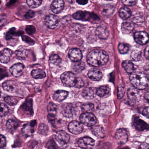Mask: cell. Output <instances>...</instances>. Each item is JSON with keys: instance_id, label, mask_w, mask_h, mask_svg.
I'll return each mask as SVG.
<instances>
[{"instance_id": "cell-26", "label": "cell", "mask_w": 149, "mask_h": 149, "mask_svg": "<svg viewBox=\"0 0 149 149\" xmlns=\"http://www.w3.org/2000/svg\"><path fill=\"white\" fill-rule=\"evenodd\" d=\"M132 12L130 9L127 7H123L120 9L119 15L121 18L123 20H127L131 16Z\"/></svg>"}, {"instance_id": "cell-18", "label": "cell", "mask_w": 149, "mask_h": 149, "mask_svg": "<svg viewBox=\"0 0 149 149\" xmlns=\"http://www.w3.org/2000/svg\"><path fill=\"white\" fill-rule=\"evenodd\" d=\"M96 34L101 39H107L109 36V31L106 26L101 25L96 29Z\"/></svg>"}, {"instance_id": "cell-23", "label": "cell", "mask_w": 149, "mask_h": 149, "mask_svg": "<svg viewBox=\"0 0 149 149\" xmlns=\"http://www.w3.org/2000/svg\"><path fill=\"white\" fill-rule=\"evenodd\" d=\"M134 24L130 22H125L122 24L121 31L125 34H129L134 30Z\"/></svg>"}, {"instance_id": "cell-15", "label": "cell", "mask_w": 149, "mask_h": 149, "mask_svg": "<svg viewBox=\"0 0 149 149\" xmlns=\"http://www.w3.org/2000/svg\"><path fill=\"white\" fill-rule=\"evenodd\" d=\"M64 6V2L63 0H54L51 4V9L55 14H59L62 12Z\"/></svg>"}, {"instance_id": "cell-17", "label": "cell", "mask_w": 149, "mask_h": 149, "mask_svg": "<svg viewBox=\"0 0 149 149\" xmlns=\"http://www.w3.org/2000/svg\"><path fill=\"white\" fill-rule=\"evenodd\" d=\"M12 55V52L9 49H4L1 51L0 55V61L3 63H8L10 60Z\"/></svg>"}, {"instance_id": "cell-59", "label": "cell", "mask_w": 149, "mask_h": 149, "mask_svg": "<svg viewBox=\"0 0 149 149\" xmlns=\"http://www.w3.org/2000/svg\"><path fill=\"white\" fill-rule=\"evenodd\" d=\"M1 149H2V148H1Z\"/></svg>"}, {"instance_id": "cell-38", "label": "cell", "mask_w": 149, "mask_h": 149, "mask_svg": "<svg viewBox=\"0 0 149 149\" xmlns=\"http://www.w3.org/2000/svg\"><path fill=\"white\" fill-rule=\"evenodd\" d=\"M47 111L49 114L56 115L57 111V106L52 102H50L47 107Z\"/></svg>"}, {"instance_id": "cell-31", "label": "cell", "mask_w": 149, "mask_h": 149, "mask_svg": "<svg viewBox=\"0 0 149 149\" xmlns=\"http://www.w3.org/2000/svg\"><path fill=\"white\" fill-rule=\"evenodd\" d=\"M73 70L76 73H78L83 71L85 68V64L83 62H74L72 65Z\"/></svg>"}, {"instance_id": "cell-41", "label": "cell", "mask_w": 149, "mask_h": 149, "mask_svg": "<svg viewBox=\"0 0 149 149\" xmlns=\"http://www.w3.org/2000/svg\"><path fill=\"white\" fill-rule=\"evenodd\" d=\"M94 108V106L92 103H86V104H83L81 107V109L83 111L86 112H88L92 111Z\"/></svg>"}, {"instance_id": "cell-10", "label": "cell", "mask_w": 149, "mask_h": 149, "mask_svg": "<svg viewBox=\"0 0 149 149\" xmlns=\"http://www.w3.org/2000/svg\"><path fill=\"white\" fill-rule=\"evenodd\" d=\"M77 107L72 104H66L63 106L62 113L65 117L71 118L73 117L77 113Z\"/></svg>"}, {"instance_id": "cell-14", "label": "cell", "mask_w": 149, "mask_h": 149, "mask_svg": "<svg viewBox=\"0 0 149 149\" xmlns=\"http://www.w3.org/2000/svg\"><path fill=\"white\" fill-rule=\"evenodd\" d=\"M68 55L70 59L73 62H79L82 58V52L78 48L71 49Z\"/></svg>"}, {"instance_id": "cell-25", "label": "cell", "mask_w": 149, "mask_h": 149, "mask_svg": "<svg viewBox=\"0 0 149 149\" xmlns=\"http://www.w3.org/2000/svg\"><path fill=\"white\" fill-rule=\"evenodd\" d=\"M110 88L107 85L101 86L99 87L96 90V94L99 96L102 97L108 95L110 93Z\"/></svg>"}, {"instance_id": "cell-56", "label": "cell", "mask_w": 149, "mask_h": 149, "mask_svg": "<svg viewBox=\"0 0 149 149\" xmlns=\"http://www.w3.org/2000/svg\"><path fill=\"white\" fill-rule=\"evenodd\" d=\"M77 2L80 5H85L88 3V0H76Z\"/></svg>"}, {"instance_id": "cell-3", "label": "cell", "mask_w": 149, "mask_h": 149, "mask_svg": "<svg viewBox=\"0 0 149 149\" xmlns=\"http://www.w3.org/2000/svg\"><path fill=\"white\" fill-rule=\"evenodd\" d=\"M62 83L64 86L69 87L75 86L77 78L74 73L71 72H66L61 76Z\"/></svg>"}, {"instance_id": "cell-16", "label": "cell", "mask_w": 149, "mask_h": 149, "mask_svg": "<svg viewBox=\"0 0 149 149\" xmlns=\"http://www.w3.org/2000/svg\"><path fill=\"white\" fill-rule=\"evenodd\" d=\"M3 89L8 93H15L17 89V85L15 81L8 80L4 81L2 84Z\"/></svg>"}, {"instance_id": "cell-39", "label": "cell", "mask_w": 149, "mask_h": 149, "mask_svg": "<svg viewBox=\"0 0 149 149\" xmlns=\"http://www.w3.org/2000/svg\"><path fill=\"white\" fill-rule=\"evenodd\" d=\"M131 57L132 60L134 61H139L141 58V51L134 50L131 53Z\"/></svg>"}, {"instance_id": "cell-19", "label": "cell", "mask_w": 149, "mask_h": 149, "mask_svg": "<svg viewBox=\"0 0 149 149\" xmlns=\"http://www.w3.org/2000/svg\"><path fill=\"white\" fill-rule=\"evenodd\" d=\"M87 75L91 79L95 81H99L103 76L101 71L97 69H93L89 71Z\"/></svg>"}, {"instance_id": "cell-43", "label": "cell", "mask_w": 149, "mask_h": 149, "mask_svg": "<svg viewBox=\"0 0 149 149\" xmlns=\"http://www.w3.org/2000/svg\"><path fill=\"white\" fill-rule=\"evenodd\" d=\"M18 34L20 35V33H18V32H17L15 28H12L7 33L6 38H7H7L8 39V38H11L13 36H18Z\"/></svg>"}, {"instance_id": "cell-20", "label": "cell", "mask_w": 149, "mask_h": 149, "mask_svg": "<svg viewBox=\"0 0 149 149\" xmlns=\"http://www.w3.org/2000/svg\"><path fill=\"white\" fill-rule=\"evenodd\" d=\"M92 133L96 137L99 138H104L105 132L103 127L101 126H94L91 128Z\"/></svg>"}, {"instance_id": "cell-2", "label": "cell", "mask_w": 149, "mask_h": 149, "mask_svg": "<svg viewBox=\"0 0 149 149\" xmlns=\"http://www.w3.org/2000/svg\"><path fill=\"white\" fill-rule=\"evenodd\" d=\"M130 82L134 87L138 90H142L148 87V79L144 73L141 72H134L129 77Z\"/></svg>"}, {"instance_id": "cell-8", "label": "cell", "mask_w": 149, "mask_h": 149, "mask_svg": "<svg viewBox=\"0 0 149 149\" xmlns=\"http://www.w3.org/2000/svg\"><path fill=\"white\" fill-rule=\"evenodd\" d=\"M135 41L138 44L144 45L146 44L149 41V36L145 31H137L134 35Z\"/></svg>"}, {"instance_id": "cell-12", "label": "cell", "mask_w": 149, "mask_h": 149, "mask_svg": "<svg viewBox=\"0 0 149 149\" xmlns=\"http://www.w3.org/2000/svg\"><path fill=\"white\" fill-rule=\"evenodd\" d=\"M55 138L57 141L62 145H64L68 143L70 139L69 135L63 130L58 131L56 133Z\"/></svg>"}, {"instance_id": "cell-21", "label": "cell", "mask_w": 149, "mask_h": 149, "mask_svg": "<svg viewBox=\"0 0 149 149\" xmlns=\"http://www.w3.org/2000/svg\"><path fill=\"white\" fill-rule=\"evenodd\" d=\"M68 95V92L65 90H57L53 95V99L56 101L62 102L66 99Z\"/></svg>"}, {"instance_id": "cell-48", "label": "cell", "mask_w": 149, "mask_h": 149, "mask_svg": "<svg viewBox=\"0 0 149 149\" xmlns=\"http://www.w3.org/2000/svg\"><path fill=\"white\" fill-rule=\"evenodd\" d=\"M46 147L49 149H56L57 145L53 140L49 141L46 145Z\"/></svg>"}, {"instance_id": "cell-49", "label": "cell", "mask_w": 149, "mask_h": 149, "mask_svg": "<svg viewBox=\"0 0 149 149\" xmlns=\"http://www.w3.org/2000/svg\"><path fill=\"white\" fill-rule=\"evenodd\" d=\"M35 15V13L34 11L31 10H29L26 12V14L24 15V17L27 19L32 18Z\"/></svg>"}, {"instance_id": "cell-42", "label": "cell", "mask_w": 149, "mask_h": 149, "mask_svg": "<svg viewBox=\"0 0 149 149\" xmlns=\"http://www.w3.org/2000/svg\"><path fill=\"white\" fill-rule=\"evenodd\" d=\"M9 112L8 107L4 103L1 104V117L5 116L8 114Z\"/></svg>"}, {"instance_id": "cell-45", "label": "cell", "mask_w": 149, "mask_h": 149, "mask_svg": "<svg viewBox=\"0 0 149 149\" xmlns=\"http://www.w3.org/2000/svg\"><path fill=\"white\" fill-rule=\"evenodd\" d=\"M122 2L126 6H134L136 4L137 0H121Z\"/></svg>"}, {"instance_id": "cell-40", "label": "cell", "mask_w": 149, "mask_h": 149, "mask_svg": "<svg viewBox=\"0 0 149 149\" xmlns=\"http://www.w3.org/2000/svg\"><path fill=\"white\" fill-rule=\"evenodd\" d=\"M119 52L122 54H125L127 53L129 50V47L126 44L120 43L118 46Z\"/></svg>"}, {"instance_id": "cell-58", "label": "cell", "mask_w": 149, "mask_h": 149, "mask_svg": "<svg viewBox=\"0 0 149 149\" xmlns=\"http://www.w3.org/2000/svg\"><path fill=\"white\" fill-rule=\"evenodd\" d=\"M106 1H113V0H106Z\"/></svg>"}, {"instance_id": "cell-11", "label": "cell", "mask_w": 149, "mask_h": 149, "mask_svg": "<svg viewBox=\"0 0 149 149\" xmlns=\"http://www.w3.org/2000/svg\"><path fill=\"white\" fill-rule=\"evenodd\" d=\"M127 96L132 102L136 103L141 99V94L138 89L135 88H131L128 90Z\"/></svg>"}, {"instance_id": "cell-52", "label": "cell", "mask_w": 149, "mask_h": 149, "mask_svg": "<svg viewBox=\"0 0 149 149\" xmlns=\"http://www.w3.org/2000/svg\"><path fill=\"white\" fill-rule=\"evenodd\" d=\"M143 115L148 119H149V107H147L143 109Z\"/></svg>"}, {"instance_id": "cell-55", "label": "cell", "mask_w": 149, "mask_h": 149, "mask_svg": "<svg viewBox=\"0 0 149 149\" xmlns=\"http://www.w3.org/2000/svg\"><path fill=\"white\" fill-rule=\"evenodd\" d=\"M144 56L147 59H149V45L147 46L145 49Z\"/></svg>"}, {"instance_id": "cell-32", "label": "cell", "mask_w": 149, "mask_h": 149, "mask_svg": "<svg viewBox=\"0 0 149 149\" xmlns=\"http://www.w3.org/2000/svg\"><path fill=\"white\" fill-rule=\"evenodd\" d=\"M101 10L103 15H110L114 12V7L111 5H103L101 8Z\"/></svg>"}, {"instance_id": "cell-27", "label": "cell", "mask_w": 149, "mask_h": 149, "mask_svg": "<svg viewBox=\"0 0 149 149\" xmlns=\"http://www.w3.org/2000/svg\"><path fill=\"white\" fill-rule=\"evenodd\" d=\"M16 56L19 59L24 60L27 58L28 55V51L25 48L20 47L16 50Z\"/></svg>"}, {"instance_id": "cell-13", "label": "cell", "mask_w": 149, "mask_h": 149, "mask_svg": "<svg viewBox=\"0 0 149 149\" xmlns=\"http://www.w3.org/2000/svg\"><path fill=\"white\" fill-rule=\"evenodd\" d=\"M24 69V65L22 64L18 63L13 65L10 67V72L13 76L19 77L22 74Z\"/></svg>"}, {"instance_id": "cell-33", "label": "cell", "mask_w": 149, "mask_h": 149, "mask_svg": "<svg viewBox=\"0 0 149 149\" xmlns=\"http://www.w3.org/2000/svg\"><path fill=\"white\" fill-rule=\"evenodd\" d=\"M31 75L34 79H41L46 76L45 72L40 69L33 70L31 72Z\"/></svg>"}, {"instance_id": "cell-7", "label": "cell", "mask_w": 149, "mask_h": 149, "mask_svg": "<svg viewBox=\"0 0 149 149\" xmlns=\"http://www.w3.org/2000/svg\"><path fill=\"white\" fill-rule=\"evenodd\" d=\"M78 145L82 149H92L95 143L94 140L89 137H84L78 141Z\"/></svg>"}, {"instance_id": "cell-6", "label": "cell", "mask_w": 149, "mask_h": 149, "mask_svg": "<svg viewBox=\"0 0 149 149\" xmlns=\"http://www.w3.org/2000/svg\"><path fill=\"white\" fill-rule=\"evenodd\" d=\"M115 138L119 144H125L128 141V134L127 130L124 128L119 129L116 131Z\"/></svg>"}, {"instance_id": "cell-30", "label": "cell", "mask_w": 149, "mask_h": 149, "mask_svg": "<svg viewBox=\"0 0 149 149\" xmlns=\"http://www.w3.org/2000/svg\"><path fill=\"white\" fill-rule=\"evenodd\" d=\"M19 126L18 122L15 120L12 119H10L8 120L6 123V127L9 130L10 132H13L15 131L16 129Z\"/></svg>"}, {"instance_id": "cell-22", "label": "cell", "mask_w": 149, "mask_h": 149, "mask_svg": "<svg viewBox=\"0 0 149 149\" xmlns=\"http://www.w3.org/2000/svg\"><path fill=\"white\" fill-rule=\"evenodd\" d=\"M134 126L138 131H143L149 130V125L141 120H137L134 121Z\"/></svg>"}, {"instance_id": "cell-44", "label": "cell", "mask_w": 149, "mask_h": 149, "mask_svg": "<svg viewBox=\"0 0 149 149\" xmlns=\"http://www.w3.org/2000/svg\"><path fill=\"white\" fill-rule=\"evenodd\" d=\"M125 93V87L122 85H120L118 88V98L121 99L123 97Z\"/></svg>"}, {"instance_id": "cell-35", "label": "cell", "mask_w": 149, "mask_h": 149, "mask_svg": "<svg viewBox=\"0 0 149 149\" xmlns=\"http://www.w3.org/2000/svg\"><path fill=\"white\" fill-rule=\"evenodd\" d=\"M50 63L54 65H59L62 62V59L58 55L53 54L50 56Z\"/></svg>"}, {"instance_id": "cell-1", "label": "cell", "mask_w": 149, "mask_h": 149, "mask_svg": "<svg viewBox=\"0 0 149 149\" xmlns=\"http://www.w3.org/2000/svg\"><path fill=\"white\" fill-rule=\"evenodd\" d=\"M109 59L108 54L105 51L95 49L89 52L87 58L88 64L94 67H99L106 64Z\"/></svg>"}, {"instance_id": "cell-4", "label": "cell", "mask_w": 149, "mask_h": 149, "mask_svg": "<svg viewBox=\"0 0 149 149\" xmlns=\"http://www.w3.org/2000/svg\"><path fill=\"white\" fill-rule=\"evenodd\" d=\"M80 123L87 127H93L96 123V117L95 116L91 113L85 112L80 115L79 117Z\"/></svg>"}, {"instance_id": "cell-53", "label": "cell", "mask_w": 149, "mask_h": 149, "mask_svg": "<svg viewBox=\"0 0 149 149\" xmlns=\"http://www.w3.org/2000/svg\"><path fill=\"white\" fill-rule=\"evenodd\" d=\"M138 149H149V145L146 143H143L139 146Z\"/></svg>"}, {"instance_id": "cell-51", "label": "cell", "mask_w": 149, "mask_h": 149, "mask_svg": "<svg viewBox=\"0 0 149 149\" xmlns=\"http://www.w3.org/2000/svg\"><path fill=\"white\" fill-rule=\"evenodd\" d=\"M1 138V144H0V147L1 148H3L5 147L6 144V140L5 136L3 135H1L0 136Z\"/></svg>"}, {"instance_id": "cell-57", "label": "cell", "mask_w": 149, "mask_h": 149, "mask_svg": "<svg viewBox=\"0 0 149 149\" xmlns=\"http://www.w3.org/2000/svg\"><path fill=\"white\" fill-rule=\"evenodd\" d=\"M22 39H23L24 41L27 42V43H31L32 41V40L30 39V38L26 36H24L23 37H22Z\"/></svg>"}, {"instance_id": "cell-9", "label": "cell", "mask_w": 149, "mask_h": 149, "mask_svg": "<svg viewBox=\"0 0 149 149\" xmlns=\"http://www.w3.org/2000/svg\"><path fill=\"white\" fill-rule=\"evenodd\" d=\"M82 124L81 123L77 121H73L68 125V130L73 134H79L83 131L84 127Z\"/></svg>"}, {"instance_id": "cell-50", "label": "cell", "mask_w": 149, "mask_h": 149, "mask_svg": "<svg viewBox=\"0 0 149 149\" xmlns=\"http://www.w3.org/2000/svg\"><path fill=\"white\" fill-rule=\"evenodd\" d=\"M84 86V82L80 78H77V82L75 86L78 88L82 87Z\"/></svg>"}, {"instance_id": "cell-47", "label": "cell", "mask_w": 149, "mask_h": 149, "mask_svg": "<svg viewBox=\"0 0 149 149\" xmlns=\"http://www.w3.org/2000/svg\"><path fill=\"white\" fill-rule=\"evenodd\" d=\"M25 30H26V31L28 34L31 35V34L35 33V31H36V29L34 26H32V25H30V26H28L26 27Z\"/></svg>"}, {"instance_id": "cell-24", "label": "cell", "mask_w": 149, "mask_h": 149, "mask_svg": "<svg viewBox=\"0 0 149 149\" xmlns=\"http://www.w3.org/2000/svg\"><path fill=\"white\" fill-rule=\"evenodd\" d=\"M90 15V13L85 11H78L73 14V17L76 20L86 21L89 19Z\"/></svg>"}, {"instance_id": "cell-29", "label": "cell", "mask_w": 149, "mask_h": 149, "mask_svg": "<svg viewBox=\"0 0 149 149\" xmlns=\"http://www.w3.org/2000/svg\"><path fill=\"white\" fill-rule=\"evenodd\" d=\"M123 66L125 70L127 73L132 74L134 70V64L129 60H126L122 63Z\"/></svg>"}, {"instance_id": "cell-34", "label": "cell", "mask_w": 149, "mask_h": 149, "mask_svg": "<svg viewBox=\"0 0 149 149\" xmlns=\"http://www.w3.org/2000/svg\"><path fill=\"white\" fill-rule=\"evenodd\" d=\"M22 133L24 136H30L33 133V127L30 124H27L24 125L22 128Z\"/></svg>"}, {"instance_id": "cell-46", "label": "cell", "mask_w": 149, "mask_h": 149, "mask_svg": "<svg viewBox=\"0 0 149 149\" xmlns=\"http://www.w3.org/2000/svg\"><path fill=\"white\" fill-rule=\"evenodd\" d=\"M48 128L47 126L46 125L44 124H42L39 126V129H38V132L40 134H45V133H47L48 131Z\"/></svg>"}, {"instance_id": "cell-36", "label": "cell", "mask_w": 149, "mask_h": 149, "mask_svg": "<svg viewBox=\"0 0 149 149\" xmlns=\"http://www.w3.org/2000/svg\"><path fill=\"white\" fill-rule=\"evenodd\" d=\"M42 0H27L28 6L31 8H36L42 4Z\"/></svg>"}, {"instance_id": "cell-5", "label": "cell", "mask_w": 149, "mask_h": 149, "mask_svg": "<svg viewBox=\"0 0 149 149\" xmlns=\"http://www.w3.org/2000/svg\"><path fill=\"white\" fill-rule=\"evenodd\" d=\"M45 23L48 28L54 29L58 27L59 25V19L58 17L56 15H48L45 19Z\"/></svg>"}, {"instance_id": "cell-60", "label": "cell", "mask_w": 149, "mask_h": 149, "mask_svg": "<svg viewBox=\"0 0 149 149\" xmlns=\"http://www.w3.org/2000/svg\"></svg>"}, {"instance_id": "cell-54", "label": "cell", "mask_w": 149, "mask_h": 149, "mask_svg": "<svg viewBox=\"0 0 149 149\" xmlns=\"http://www.w3.org/2000/svg\"><path fill=\"white\" fill-rule=\"evenodd\" d=\"M144 98L145 101L148 103H149V88L146 90V92L144 93Z\"/></svg>"}, {"instance_id": "cell-37", "label": "cell", "mask_w": 149, "mask_h": 149, "mask_svg": "<svg viewBox=\"0 0 149 149\" xmlns=\"http://www.w3.org/2000/svg\"><path fill=\"white\" fill-rule=\"evenodd\" d=\"M4 101L7 104L11 106L16 105L18 102L17 98L14 96H6L4 98Z\"/></svg>"}, {"instance_id": "cell-28", "label": "cell", "mask_w": 149, "mask_h": 149, "mask_svg": "<svg viewBox=\"0 0 149 149\" xmlns=\"http://www.w3.org/2000/svg\"><path fill=\"white\" fill-rule=\"evenodd\" d=\"M95 92V89L93 88H87L83 90L82 95L85 99L89 100L93 98Z\"/></svg>"}]
</instances>
